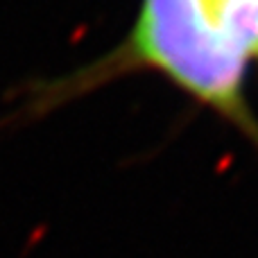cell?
Wrapping results in <instances>:
<instances>
[{"mask_svg":"<svg viewBox=\"0 0 258 258\" xmlns=\"http://www.w3.org/2000/svg\"><path fill=\"white\" fill-rule=\"evenodd\" d=\"M247 57L206 0H141L127 36L100 59L30 89L21 116L36 118L125 75L152 71L231 122L258 150V116L245 93Z\"/></svg>","mask_w":258,"mask_h":258,"instance_id":"1","label":"cell"},{"mask_svg":"<svg viewBox=\"0 0 258 258\" xmlns=\"http://www.w3.org/2000/svg\"><path fill=\"white\" fill-rule=\"evenodd\" d=\"M215 23L233 45L258 61V0H206Z\"/></svg>","mask_w":258,"mask_h":258,"instance_id":"2","label":"cell"}]
</instances>
